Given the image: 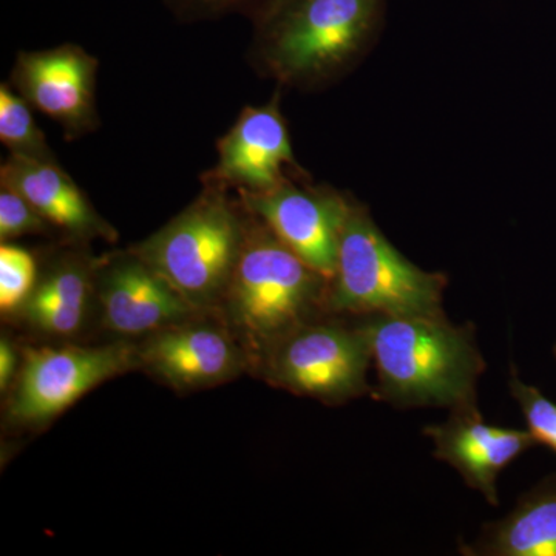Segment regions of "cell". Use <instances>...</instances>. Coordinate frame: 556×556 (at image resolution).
<instances>
[{"label": "cell", "mask_w": 556, "mask_h": 556, "mask_svg": "<svg viewBox=\"0 0 556 556\" xmlns=\"http://www.w3.org/2000/svg\"><path fill=\"white\" fill-rule=\"evenodd\" d=\"M371 345L380 397L399 407H477L485 362L473 329L437 316H371L362 325Z\"/></svg>", "instance_id": "6da1fadb"}, {"label": "cell", "mask_w": 556, "mask_h": 556, "mask_svg": "<svg viewBox=\"0 0 556 556\" xmlns=\"http://www.w3.org/2000/svg\"><path fill=\"white\" fill-rule=\"evenodd\" d=\"M328 280L255 217L222 303L247 354L265 361L292 331L327 305Z\"/></svg>", "instance_id": "7a4b0ae2"}, {"label": "cell", "mask_w": 556, "mask_h": 556, "mask_svg": "<svg viewBox=\"0 0 556 556\" xmlns=\"http://www.w3.org/2000/svg\"><path fill=\"white\" fill-rule=\"evenodd\" d=\"M382 0H268L252 16L254 50L278 79L328 78L364 47Z\"/></svg>", "instance_id": "3957f363"}, {"label": "cell", "mask_w": 556, "mask_h": 556, "mask_svg": "<svg viewBox=\"0 0 556 556\" xmlns=\"http://www.w3.org/2000/svg\"><path fill=\"white\" fill-rule=\"evenodd\" d=\"M247 225L226 189H207L134 249L197 311L218 305L239 262Z\"/></svg>", "instance_id": "277c9868"}, {"label": "cell", "mask_w": 556, "mask_h": 556, "mask_svg": "<svg viewBox=\"0 0 556 556\" xmlns=\"http://www.w3.org/2000/svg\"><path fill=\"white\" fill-rule=\"evenodd\" d=\"M445 278L417 268L351 206L340 236L338 266L328 281L327 308L367 316H437Z\"/></svg>", "instance_id": "5b68a950"}, {"label": "cell", "mask_w": 556, "mask_h": 556, "mask_svg": "<svg viewBox=\"0 0 556 556\" xmlns=\"http://www.w3.org/2000/svg\"><path fill=\"white\" fill-rule=\"evenodd\" d=\"M276 386L327 402H345L367 393L371 345L364 327L305 324L265 358Z\"/></svg>", "instance_id": "8992f818"}, {"label": "cell", "mask_w": 556, "mask_h": 556, "mask_svg": "<svg viewBox=\"0 0 556 556\" xmlns=\"http://www.w3.org/2000/svg\"><path fill=\"white\" fill-rule=\"evenodd\" d=\"M138 358L126 343L28 351L11 394L9 415L25 426L49 422L94 387L129 371Z\"/></svg>", "instance_id": "52a82bcc"}, {"label": "cell", "mask_w": 556, "mask_h": 556, "mask_svg": "<svg viewBox=\"0 0 556 556\" xmlns=\"http://www.w3.org/2000/svg\"><path fill=\"white\" fill-rule=\"evenodd\" d=\"M240 193L249 214L265 223L306 265L331 280L351 204L334 193L295 188L288 181L266 192Z\"/></svg>", "instance_id": "ba28073f"}, {"label": "cell", "mask_w": 556, "mask_h": 556, "mask_svg": "<svg viewBox=\"0 0 556 556\" xmlns=\"http://www.w3.org/2000/svg\"><path fill=\"white\" fill-rule=\"evenodd\" d=\"M98 61L83 47L22 51L13 68L14 89L28 104L61 124L70 138L97 127Z\"/></svg>", "instance_id": "9c48e42d"}, {"label": "cell", "mask_w": 556, "mask_h": 556, "mask_svg": "<svg viewBox=\"0 0 556 556\" xmlns=\"http://www.w3.org/2000/svg\"><path fill=\"white\" fill-rule=\"evenodd\" d=\"M285 166H295L287 124L277 101L247 108L218 141V161L207 185L266 192L283 185Z\"/></svg>", "instance_id": "30bf717a"}, {"label": "cell", "mask_w": 556, "mask_h": 556, "mask_svg": "<svg viewBox=\"0 0 556 556\" xmlns=\"http://www.w3.org/2000/svg\"><path fill=\"white\" fill-rule=\"evenodd\" d=\"M100 300L105 325L126 336L175 327L197 311L135 252L102 269Z\"/></svg>", "instance_id": "8fae6325"}, {"label": "cell", "mask_w": 556, "mask_h": 556, "mask_svg": "<svg viewBox=\"0 0 556 556\" xmlns=\"http://www.w3.org/2000/svg\"><path fill=\"white\" fill-rule=\"evenodd\" d=\"M434 455L456 468L471 489L496 506V479L521 453L535 444L530 431L489 426L478 408L455 409L447 422L428 426Z\"/></svg>", "instance_id": "7c38bea8"}, {"label": "cell", "mask_w": 556, "mask_h": 556, "mask_svg": "<svg viewBox=\"0 0 556 556\" xmlns=\"http://www.w3.org/2000/svg\"><path fill=\"white\" fill-rule=\"evenodd\" d=\"M142 365L177 390L226 382L244 367L237 343L214 327H170L156 331L138 353Z\"/></svg>", "instance_id": "4fadbf2b"}, {"label": "cell", "mask_w": 556, "mask_h": 556, "mask_svg": "<svg viewBox=\"0 0 556 556\" xmlns=\"http://www.w3.org/2000/svg\"><path fill=\"white\" fill-rule=\"evenodd\" d=\"M2 186L16 190L50 226L76 239L115 240L116 232L98 215L83 190L56 164V160H30L10 155L0 167Z\"/></svg>", "instance_id": "5bb4252c"}, {"label": "cell", "mask_w": 556, "mask_h": 556, "mask_svg": "<svg viewBox=\"0 0 556 556\" xmlns=\"http://www.w3.org/2000/svg\"><path fill=\"white\" fill-rule=\"evenodd\" d=\"M467 554L489 556H556V493H541L507 518L486 527Z\"/></svg>", "instance_id": "9a60e30c"}, {"label": "cell", "mask_w": 556, "mask_h": 556, "mask_svg": "<svg viewBox=\"0 0 556 556\" xmlns=\"http://www.w3.org/2000/svg\"><path fill=\"white\" fill-rule=\"evenodd\" d=\"M89 273L79 263H64L33 289L22 306L31 327L47 334L70 336L78 331L89 300Z\"/></svg>", "instance_id": "2e32d148"}, {"label": "cell", "mask_w": 556, "mask_h": 556, "mask_svg": "<svg viewBox=\"0 0 556 556\" xmlns=\"http://www.w3.org/2000/svg\"><path fill=\"white\" fill-rule=\"evenodd\" d=\"M0 141L11 155L22 159L53 161L46 135L33 116L30 104L9 84L0 86Z\"/></svg>", "instance_id": "e0dca14e"}, {"label": "cell", "mask_w": 556, "mask_h": 556, "mask_svg": "<svg viewBox=\"0 0 556 556\" xmlns=\"http://www.w3.org/2000/svg\"><path fill=\"white\" fill-rule=\"evenodd\" d=\"M36 288V262L27 249L3 241L0 247V308L21 309Z\"/></svg>", "instance_id": "ac0fdd59"}, {"label": "cell", "mask_w": 556, "mask_h": 556, "mask_svg": "<svg viewBox=\"0 0 556 556\" xmlns=\"http://www.w3.org/2000/svg\"><path fill=\"white\" fill-rule=\"evenodd\" d=\"M510 390L521 405L529 431L536 442H543L556 452V405L544 397L536 388L511 378Z\"/></svg>", "instance_id": "d6986e66"}, {"label": "cell", "mask_w": 556, "mask_h": 556, "mask_svg": "<svg viewBox=\"0 0 556 556\" xmlns=\"http://www.w3.org/2000/svg\"><path fill=\"white\" fill-rule=\"evenodd\" d=\"M50 223L16 190H0V239L9 241L28 233H43Z\"/></svg>", "instance_id": "ffe728a7"}, {"label": "cell", "mask_w": 556, "mask_h": 556, "mask_svg": "<svg viewBox=\"0 0 556 556\" xmlns=\"http://www.w3.org/2000/svg\"><path fill=\"white\" fill-rule=\"evenodd\" d=\"M172 13L181 21L215 20L232 13H251L268 0H164Z\"/></svg>", "instance_id": "44dd1931"}, {"label": "cell", "mask_w": 556, "mask_h": 556, "mask_svg": "<svg viewBox=\"0 0 556 556\" xmlns=\"http://www.w3.org/2000/svg\"><path fill=\"white\" fill-rule=\"evenodd\" d=\"M16 371V351L7 338L0 340V390L2 393L10 390Z\"/></svg>", "instance_id": "7402d4cb"}]
</instances>
